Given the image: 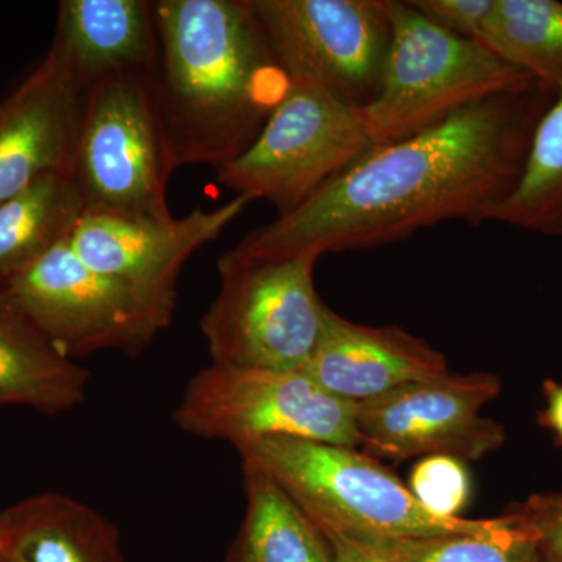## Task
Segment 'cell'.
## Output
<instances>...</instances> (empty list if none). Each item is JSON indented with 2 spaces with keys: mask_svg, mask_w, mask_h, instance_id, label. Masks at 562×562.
Listing matches in <instances>:
<instances>
[{
  "mask_svg": "<svg viewBox=\"0 0 562 562\" xmlns=\"http://www.w3.org/2000/svg\"><path fill=\"white\" fill-rule=\"evenodd\" d=\"M375 149L357 109L292 85L249 149L217 171L222 187L291 213Z\"/></svg>",
  "mask_w": 562,
  "mask_h": 562,
  "instance_id": "cell-9",
  "label": "cell"
},
{
  "mask_svg": "<svg viewBox=\"0 0 562 562\" xmlns=\"http://www.w3.org/2000/svg\"><path fill=\"white\" fill-rule=\"evenodd\" d=\"M390 541L406 562H543L538 539L509 509L482 531Z\"/></svg>",
  "mask_w": 562,
  "mask_h": 562,
  "instance_id": "cell-22",
  "label": "cell"
},
{
  "mask_svg": "<svg viewBox=\"0 0 562 562\" xmlns=\"http://www.w3.org/2000/svg\"><path fill=\"white\" fill-rule=\"evenodd\" d=\"M314 255L251 257L235 249L217 261L220 291L201 319L211 362L301 371L324 327Z\"/></svg>",
  "mask_w": 562,
  "mask_h": 562,
  "instance_id": "cell-5",
  "label": "cell"
},
{
  "mask_svg": "<svg viewBox=\"0 0 562 562\" xmlns=\"http://www.w3.org/2000/svg\"><path fill=\"white\" fill-rule=\"evenodd\" d=\"M236 450L268 472L321 531L397 541L482 531L492 520L436 516L390 469L353 447L273 436Z\"/></svg>",
  "mask_w": 562,
  "mask_h": 562,
  "instance_id": "cell-3",
  "label": "cell"
},
{
  "mask_svg": "<svg viewBox=\"0 0 562 562\" xmlns=\"http://www.w3.org/2000/svg\"><path fill=\"white\" fill-rule=\"evenodd\" d=\"M251 202L247 195H235L220 209L194 210L179 220L85 210L69 244L95 271L177 301V283L187 261L220 238Z\"/></svg>",
  "mask_w": 562,
  "mask_h": 562,
  "instance_id": "cell-12",
  "label": "cell"
},
{
  "mask_svg": "<svg viewBox=\"0 0 562 562\" xmlns=\"http://www.w3.org/2000/svg\"><path fill=\"white\" fill-rule=\"evenodd\" d=\"M87 90L50 46L0 99V202L47 172H68Z\"/></svg>",
  "mask_w": 562,
  "mask_h": 562,
  "instance_id": "cell-13",
  "label": "cell"
},
{
  "mask_svg": "<svg viewBox=\"0 0 562 562\" xmlns=\"http://www.w3.org/2000/svg\"><path fill=\"white\" fill-rule=\"evenodd\" d=\"M173 171L149 72H124L87 90L70 177L85 210L168 220Z\"/></svg>",
  "mask_w": 562,
  "mask_h": 562,
  "instance_id": "cell-6",
  "label": "cell"
},
{
  "mask_svg": "<svg viewBox=\"0 0 562 562\" xmlns=\"http://www.w3.org/2000/svg\"><path fill=\"white\" fill-rule=\"evenodd\" d=\"M85 211L68 172H47L0 202V284L65 241Z\"/></svg>",
  "mask_w": 562,
  "mask_h": 562,
  "instance_id": "cell-19",
  "label": "cell"
},
{
  "mask_svg": "<svg viewBox=\"0 0 562 562\" xmlns=\"http://www.w3.org/2000/svg\"><path fill=\"white\" fill-rule=\"evenodd\" d=\"M543 562H553V561L547 560V558L543 557Z\"/></svg>",
  "mask_w": 562,
  "mask_h": 562,
  "instance_id": "cell-29",
  "label": "cell"
},
{
  "mask_svg": "<svg viewBox=\"0 0 562 562\" xmlns=\"http://www.w3.org/2000/svg\"><path fill=\"white\" fill-rule=\"evenodd\" d=\"M292 85L364 109L382 88L391 44L387 0H249Z\"/></svg>",
  "mask_w": 562,
  "mask_h": 562,
  "instance_id": "cell-10",
  "label": "cell"
},
{
  "mask_svg": "<svg viewBox=\"0 0 562 562\" xmlns=\"http://www.w3.org/2000/svg\"><path fill=\"white\" fill-rule=\"evenodd\" d=\"M339 401L362 403L450 373L446 357L397 325L355 324L330 306L319 341L301 369Z\"/></svg>",
  "mask_w": 562,
  "mask_h": 562,
  "instance_id": "cell-14",
  "label": "cell"
},
{
  "mask_svg": "<svg viewBox=\"0 0 562 562\" xmlns=\"http://www.w3.org/2000/svg\"><path fill=\"white\" fill-rule=\"evenodd\" d=\"M391 44L375 101L358 110L373 146L401 143L462 110L532 80L475 40L443 32L409 7L387 0Z\"/></svg>",
  "mask_w": 562,
  "mask_h": 562,
  "instance_id": "cell-4",
  "label": "cell"
},
{
  "mask_svg": "<svg viewBox=\"0 0 562 562\" xmlns=\"http://www.w3.org/2000/svg\"><path fill=\"white\" fill-rule=\"evenodd\" d=\"M149 87L173 171L249 149L290 92L249 0H157Z\"/></svg>",
  "mask_w": 562,
  "mask_h": 562,
  "instance_id": "cell-2",
  "label": "cell"
},
{
  "mask_svg": "<svg viewBox=\"0 0 562 562\" xmlns=\"http://www.w3.org/2000/svg\"><path fill=\"white\" fill-rule=\"evenodd\" d=\"M473 40L532 79L562 87V2L494 0Z\"/></svg>",
  "mask_w": 562,
  "mask_h": 562,
  "instance_id": "cell-20",
  "label": "cell"
},
{
  "mask_svg": "<svg viewBox=\"0 0 562 562\" xmlns=\"http://www.w3.org/2000/svg\"><path fill=\"white\" fill-rule=\"evenodd\" d=\"M90 373L63 353L0 284V405L47 416L87 401Z\"/></svg>",
  "mask_w": 562,
  "mask_h": 562,
  "instance_id": "cell-16",
  "label": "cell"
},
{
  "mask_svg": "<svg viewBox=\"0 0 562 562\" xmlns=\"http://www.w3.org/2000/svg\"><path fill=\"white\" fill-rule=\"evenodd\" d=\"M3 286L55 346L77 358L138 357L171 325L177 301L95 271L65 241Z\"/></svg>",
  "mask_w": 562,
  "mask_h": 562,
  "instance_id": "cell-7",
  "label": "cell"
},
{
  "mask_svg": "<svg viewBox=\"0 0 562 562\" xmlns=\"http://www.w3.org/2000/svg\"><path fill=\"white\" fill-rule=\"evenodd\" d=\"M321 532L330 549L331 562H406L390 539L357 538L330 530Z\"/></svg>",
  "mask_w": 562,
  "mask_h": 562,
  "instance_id": "cell-26",
  "label": "cell"
},
{
  "mask_svg": "<svg viewBox=\"0 0 562 562\" xmlns=\"http://www.w3.org/2000/svg\"><path fill=\"white\" fill-rule=\"evenodd\" d=\"M408 487L422 506L441 517H461L471 497L464 461L446 454L422 458L413 468Z\"/></svg>",
  "mask_w": 562,
  "mask_h": 562,
  "instance_id": "cell-23",
  "label": "cell"
},
{
  "mask_svg": "<svg viewBox=\"0 0 562 562\" xmlns=\"http://www.w3.org/2000/svg\"><path fill=\"white\" fill-rule=\"evenodd\" d=\"M509 512L530 528L547 560L562 562V491L532 494Z\"/></svg>",
  "mask_w": 562,
  "mask_h": 562,
  "instance_id": "cell-24",
  "label": "cell"
},
{
  "mask_svg": "<svg viewBox=\"0 0 562 562\" xmlns=\"http://www.w3.org/2000/svg\"><path fill=\"white\" fill-rule=\"evenodd\" d=\"M494 222L562 238V87L536 127L522 179Z\"/></svg>",
  "mask_w": 562,
  "mask_h": 562,
  "instance_id": "cell-21",
  "label": "cell"
},
{
  "mask_svg": "<svg viewBox=\"0 0 562 562\" xmlns=\"http://www.w3.org/2000/svg\"><path fill=\"white\" fill-rule=\"evenodd\" d=\"M52 46L85 90L116 74H150L157 58L154 2L63 0Z\"/></svg>",
  "mask_w": 562,
  "mask_h": 562,
  "instance_id": "cell-15",
  "label": "cell"
},
{
  "mask_svg": "<svg viewBox=\"0 0 562 562\" xmlns=\"http://www.w3.org/2000/svg\"><path fill=\"white\" fill-rule=\"evenodd\" d=\"M246 516L228 562H331L324 536L268 472L243 461Z\"/></svg>",
  "mask_w": 562,
  "mask_h": 562,
  "instance_id": "cell-18",
  "label": "cell"
},
{
  "mask_svg": "<svg viewBox=\"0 0 562 562\" xmlns=\"http://www.w3.org/2000/svg\"><path fill=\"white\" fill-rule=\"evenodd\" d=\"M2 541L22 562H127L116 525L69 495H33L0 513Z\"/></svg>",
  "mask_w": 562,
  "mask_h": 562,
  "instance_id": "cell-17",
  "label": "cell"
},
{
  "mask_svg": "<svg viewBox=\"0 0 562 562\" xmlns=\"http://www.w3.org/2000/svg\"><path fill=\"white\" fill-rule=\"evenodd\" d=\"M358 403L322 390L302 371L213 364L195 373L173 408L180 430L233 447L273 436L360 446Z\"/></svg>",
  "mask_w": 562,
  "mask_h": 562,
  "instance_id": "cell-8",
  "label": "cell"
},
{
  "mask_svg": "<svg viewBox=\"0 0 562 562\" xmlns=\"http://www.w3.org/2000/svg\"><path fill=\"white\" fill-rule=\"evenodd\" d=\"M557 92L532 79L420 135L376 147L233 249L321 258L390 246L443 222H494L522 179L532 135Z\"/></svg>",
  "mask_w": 562,
  "mask_h": 562,
  "instance_id": "cell-1",
  "label": "cell"
},
{
  "mask_svg": "<svg viewBox=\"0 0 562 562\" xmlns=\"http://www.w3.org/2000/svg\"><path fill=\"white\" fill-rule=\"evenodd\" d=\"M425 20L460 38L473 40L494 0H406Z\"/></svg>",
  "mask_w": 562,
  "mask_h": 562,
  "instance_id": "cell-25",
  "label": "cell"
},
{
  "mask_svg": "<svg viewBox=\"0 0 562 562\" xmlns=\"http://www.w3.org/2000/svg\"><path fill=\"white\" fill-rule=\"evenodd\" d=\"M0 541H2V532H0Z\"/></svg>",
  "mask_w": 562,
  "mask_h": 562,
  "instance_id": "cell-30",
  "label": "cell"
},
{
  "mask_svg": "<svg viewBox=\"0 0 562 562\" xmlns=\"http://www.w3.org/2000/svg\"><path fill=\"white\" fill-rule=\"evenodd\" d=\"M0 562H22L20 558L16 557L9 547L3 543V541H0Z\"/></svg>",
  "mask_w": 562,
  "mask_h": 562,
  "instance_id": "cell-28",
  "label": "cell"
},
{
  "mask_svg": "<svg viewBox=\"0 0 562 562\" xmlns=\"http://www.w3.org/2000/svg\"><path fill=\"white\" fill-rule=\"evenodd\" d=\"M542 391L546 408L538 414L539 427L552 432L554 441L562 447V382L546 380Z\"/></svg>",
  "mask_w": 562,
  "mask_h": 562,
  "instance_id": "cell-27",
  "label": "cell"
},
{
  "mask_svg": "<svg viewBox=\"0 0 562 562\" xmlns=\"http://www.w3.org/2000/svg\"><path fill=\"white\" fill-rule=\"evenodd\" d=\"M501 392L502 380L487 372H450L406 384L358 403L360 446L369 457L395 461L432 454L482 460L506 439L502 424L482 416Z\"/></svg>",
  "mask_w": 562,
  "mask_h": 562,
  "instance_id": "cell-11",
  "label": "cell"
}]
</instances>
